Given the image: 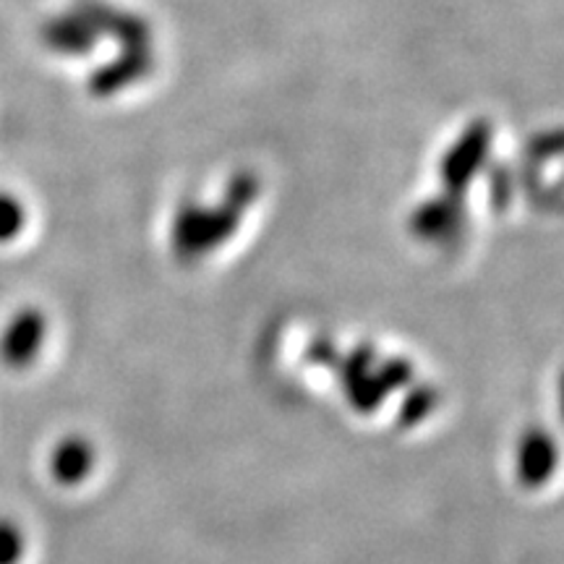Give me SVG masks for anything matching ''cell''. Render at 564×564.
<instances>
[{
  "mask_svg": "<svg viewBox=\"0 0 564 564\" xmlns=\"http://www.w3.org/2000/svg\"><path fill=\"white\" fill-rule=\"evenodd\" d=\"M259 181L253 173H236L228 183V196L223 207H186L175 220V243L181 251H196L217 243L236 228L243 207L257 199Z\"/></svg>",
  "mask_w": 564,
  "mask_h": 564,
  "instance_id": "cell-1",
  "label": "cell"
},
{
  "mask_svg": "<svg viewBox=\"0 0 564 564\" xmlns=\"http://www.w3.org/2000/svg\"><path fill=\"white\" fill-rule=\"evenodd\" d=\"M26 212L24 204L13 199L11 194H0V243H9L24 230Z\"/></svg>",
  "mask_w": 564,
  "mask_h": 564,
  "instance_id": "cell-10",
  "label": "cell"
},
{
  "mask_svg": "<svg viewBox=\"0 0 564 564\" xmlns=\"http://www.w3.org/2000/svg\"><path fill=\"white\" fill-rule=\"evenodd\" d=\"M514 463H518L520 484L539 489L554 476L556 465H560V447H556L554 436L544 429H531V432L520 436L518 460Z\"/></svg>",
  "mask_w": 564,
  "mask_h": 564,
  "instance_id": "cell-5",
  "label": "cell"
},
{
  "mask_svg": "<svg viewBox=\"0 0 564 564\" xmlns=\"http://www.w3.org/2000/svg\"><path fill=\"white\" fill-rule=\"evenodd\" d=\"M564 150V131H552V133H544L541 139L533 141V152L544 154V158H549V154H556Z\"/></svg>",
  "mask_w": 564,
  "mask_h": 564,
  "instance_id": "cell-12",
  "label": "cell"
},
{
  "mask_svg": "<svg viewBox=\"0 0 564 564\" xmlns=\"http://www.w3.org/2000/svg\"><path fill=\"white\" fill-rule=\"evenodd\" d=\"M560 413H562V421H564V369L560 373Z\"/></svg>",
  "mask_w": 564,
  "mask_h": 564,
  "instance_id": "cell-13",
  "label": "cell"
},
{
  "mask_svg": "<svg viewBox=\"0 0 564 564\" xmlns=\"http://www.w3.org/2000/svg\"><path fill=\"white\" fill-rule=\"evenodd\" d=\"M463 220V207L457 202V194H447L442 199H432L415 209L413 230L423 238H444L457 230Z\"/></svg>",
  "mask_w": 564,
  "mask_h": 564,
  "instance_id": "cell-9",
  "label": "cell"
},
{
  "mask_svg": "<svg viewBox=\"0 0 564 564\" xmlns=\"http://www.w3.org/2000/svg\"><path fill=\"white\" fill-rule=\"evenodd\" d=\"M154 66L152 47H139V51H123L118 58H112L108 66L97 68L89 76V91L95 97H112L118 91L129 89L150 74Z\"/></svg>",
  "mask_w": 564,
  "mask_h": 564,
  "instance_id": "cell-6",
  "label": "cell"
},
{
  "mask_svg": "<svg viewBox=\"0 0 564 564\" xmlns=\"http://www.w3.org/2000/svg\"><path fill=\"white\" fill-rule=\"evenodd\" d=\"M76 11L95 26L97 34H108L116 42H121L123 51H139V47H152V32L144 19L137 13L121 11L110 3H97V0H84L76 6Z\"/></svg>",
  "mask_w": 564,
  "mask_h": 564,
  "instance_id": "cell-4",
  "label": "cell"
},
{
  "mask_svg": "<svg viewBox=\"0 0 564 564\" xmlns=\"http://www.w3.org/2000/svg\"><path fill=\"white\" fill-rule=\"evenodd\" d=\"M491 126L489 121H474L465 129L447 154L442 158V181L449 194H463L465 186L476 178L491 152Z\"/></svg>",
  "mask_w": 564,
  "mask_h": 564,
  "instance_id": "cell-2",
  "label": "cell"
},
{
  "mask_svg": "<svg viewBox=\"0 0 564 564\" xmlns=\"http://www.w3.org/2000/svg\"><path fill=\"white\" fill-rule=\"evenodd\" d=\"M26 552L24 531L9 518H0V564H19Z\"/></svg>",
  "mask_w": 564,
  "mask_h": 564,
  "instance_id": "cell-11",
  "label": "cell"
},
{
  "mask_svg": "<svg viewBox=\"0 0 564 564\" xmlns=\"http://www.w3.org/2000/svg\"><path fill=\"white\" fill-rule=\"evenodd\" d=\"M45 314L37 312V308H21V312L13 314V319L6 324L3 335H0V361L9 369L32 366L42 343H45Z\"/></svg>",
  "mask_w": 564,
  "mask_h": 564,
  "instance_id": "cell-3",
  "label": "cell"
},
{
  "mask_svg": "<svg viewBox=\"0 0 564 564\" xmlns=\"http://www.w3.org/2000/svg\"><path fill=\"white\" fill-rule=\"evenodd\" d=\"M91 465H95V453H91V444L82 436L61 440L51 455V474L63 486L82 484L89 476Z\"/></svg>",
  "mask_w": 564,
  "mask_h": 564,
  "instance_id": "cell-8",
  "label": "cell"
},
{
  "mask_svg": "<svg viewBox=\"0 0 564 564\" xmlns=\"http://www.w3.org/2000/svg\"><path fill=\"white\" fill-rule=\"evenodd\" d=\"M40 37L47 51L58 55H84L95 51V42L100 34L74 9L70 13H58V17L47 19L42 24Z\"/></svg>",
  "mask_w": 564,
  "mask_h": 564,
  "instance_id": "cell-7",
  "label": "cell"
}]
</instances>
